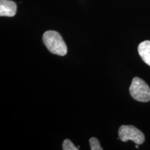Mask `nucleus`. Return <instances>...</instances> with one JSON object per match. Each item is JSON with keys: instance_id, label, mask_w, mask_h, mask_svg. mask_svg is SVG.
Here are the masks:
<instances>
[{"instance_id": "423d86ee", "label": "nucleus", "mask_w": 150, "mask_h": 150, "mask_svg": "<svg viewBox=\"0 0 150 150\" xmlns=\"http://www.w3.org/2000/svg\"><path fill=\"white\" fill-rule=\"evenodd\" d=\"M90 145L91 150H102L103 148L101 147L99 140L96 138H91L90 139Z\"/></svg>"}, {"instance_id": "f257e3e1", "label": "nucleus", "mask_w": 150, "mask_h": 150, "mask_svg": "<svg viewBox=\"0 0 150 150\" xmlns=\"http://www.w3.org/2000/svg\"><path fill=\"white\" fill-rule=\"evenodd\" d=\"M45 45L52 54L61 56L66 55L67 48L61 35L55 31H47L42 36Z\"/></svg>"}, {"instance_id": "39448f33", "label": "nucleus", "mask_w": 150, "mask_h": 150, "mask_svg": "<svg viewBox=\"0 0 150 150\" xmlns=\"http://www.w3.org/2000/svg\"><path fill=\"white\" fill-rule=\"evenodd\" d=\"M138 51L143 61L150 66V41L145 40L140 43Z\"/></svg>"}, {"instance_id": "20e7f679", "label": "nucleus", "mask_w": 150, "mask_h": 150, "mask_svg": "<svg viewBox=\"0 0 150 150\" xmlns=\"http://www.w3.org/2000/svg\"><path fill=\"white\" fill-rule=\"evenodd\" d=\"M17 5L11 0H0V16L13 17L16 16Z\"/></svg>"}, {"instance_id": "f03ea898", "label": "nucleus", "mask_w": 150, "mask_h": 150, "mask_svg": "<svg viewBox=\"0 0 150 150\" xmlns=\"http://www.w3.org/2000/svg\"><path fill=\"white\" fill-rule=\"evenodd\" d=\"M129 93L131 96L138 102H147L150 101V88L143 80L138 77L133 79Z\"/></svg>"}, {"instance_id": "7ed1b4c3", "label": "nucleus", "mask_w": 150, "mask_h": 150, "mask_svg": "<svg viewBox=\"0 0 150 150\" xmlns=\"http://www.w3.org/2000/svg\"><path fill=\"white\" fill-rule=\"evenodd\" d=\"M119 138L122 142L131 140L137 145H141L145 141V136L139 129L134 126L122 125L118 131Z\"/></svg>"}, {"instance_id": "0eeeda50", "label": "nucleus", "mask_w": 150, "mask_h": 150, "mask_svg": "<svg viewBox=\"0 0 150 150\" xmlns=\"http://www.w3.org/2000/svg\"><path fill=\"white\" fill-rule=\"evenodd\" d=\"M63 150H78L79 147H76L72 141L68 139L65 140L63 143Z\"/></svg>"}]
</instances>
